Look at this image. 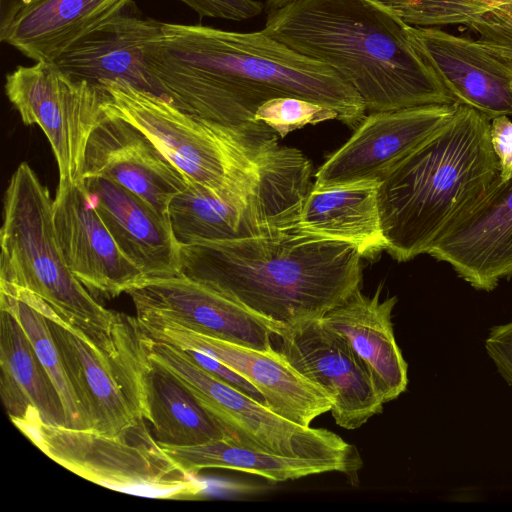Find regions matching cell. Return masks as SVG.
<instances>
[{
    "label": "cell",
    "mask_w": 512,
    "mask_h": 512,
    "mask_svg": "<svg viewBox=\"0 0 512 512\" xmlns=\"http://www.w3.org/2000/svg\"><path fill=\"white\" fill-rule=\"evenodd\" d=\"M136 319L150 339L204 352L231 368L258 389L267 407L287 420L310 427L331 409L328 394L277 349L263 351L228 342L156 315L137 314Z\"/></svg>",
    "instance_id": "obj_11"
},
{
    "label": "cell",
    "mask_w": 512,
    "mask_h": 512,
    "mask_svg": "<svg viewBox=\"0 0 512 512\" xmlns=\"http://www.w3.org/2000/svg\"><path fill=\"white\" fill-rule=\"evenodd\" d=\"M102 109L139 128L190 181L222 197L257 193L283 146L262 122L232 127L200 118L124 81H105Z\"/></svg>",
    "instance_id": "obj_5"
},
{
    "label": "cell",
    "mask_w": 512,
    "mask_h": 512,
    "mask_svg": "<svg viewBox=\"0 0 512 512\" xmlns=\"http://www.w3.org/2000/svg\"><path fill=\"white\" fill-rule=\"evenodd\" d=\"M53 221L66 264L94 297L112 299L146 281L117 246L83 183L59 182Z\"/></svg>",
    "instance_id": "obj_15"
},
{
    "label": "cell",
    "mask_w": 512,
    "mask_h": 512,
    "mask_svg": "<svg viewBox=\"0 0 512 512\" xmlns=\"http://www.w3.org/2000/svg\"><path fill=\"white\" fill-rule=\"evenodd\" d=\"M140 338L148 360L185 387L234 444L275 455L335 458L362 465L354 446L325 428L298 425L195 364L179 347Z\"/></svg>",
    "instance_id": "obj_8"
},
{
    "label": "cell",
    "mask_w": 512,
    "mask_h": 512,
    "mask_svg": "<svg viewBox=\"0 0 512 512\" xmlns=\"http://www.w3.org/2000/svg\"><path fill=\"white\" fill-rule=\"evenodd\" d=\"M41 305L91 430L116 435L144 418L136 317L119 313L110 333L91 336L42 299Z\"/></svg>",
    "instance_id": "obj_9"
},
{
    "label": "cell",
    "mask_w": 512,
    "mask_h": 512,
    "mask_svg": "<svg viewBox=\"0 0 512 512\" xmlns=\"http://www.w3.org/2000/svg\"><path fill=\"white\" fill-rule=\"evenodd\" d=\"M0 283L25 289L92 336L109 333L118 312L101 305L69 269L56 237L53 200L22 162L4 194Z\"/></svg>",
    "instance_id": "obj_6"
},
{
    "label": "cell",
    "mask_w": 512,
    "mask_h": 512,
    "mask_svg": "<svg viewBox=\"0 0 512 512\" xmlns=\"http://www.w3.org/2000/svg\"><path fill=\"white\" fill-rule=\"evenodd\" d=\"M377 182L333 188H311L303 203L297 229L317 237L355 246L372 259L386 250L378 207Z\"/></svg>",
    "instance_id": "obj_23"
},
{
    "label": "cell",
    "mask_w": 512,
    "mask_h": 512,
    "mask_svg": "<svg viewBox=\"0 0 512 512\" xmlns=\"http://www.w3.org/2000/svg\"><path fill=\"white\" fill-rule=\"evenodd\" d=\"M465 27L480 42L512 59V2L492 8Z\"/></svg>",
    "instance_id": "obj_30"
},
{
    "label": "cell",
    "mask_w": 512,
    "mask_h": 512,
    "mask_svg": "<svg viewBox=\"0 0 512 512\" xmlns=\"http://www.w3.org/2000/svg\"><path fill=\"white\" fill-rule=\"evenodd\" d=\"M89 176L122 185L167 219L171 200L190 182L139 128L105 112L86 146L83 178Z\"/></svg>",
    "instance_id": "obj_16"
},
{
    "label": "cell",
    "mask_w": 512,
    "mask_h": 512,
    "mask_svg": "<svg viewBox=\"0 0 512 512\" xmlns=\"http://www.w3.org/2000/svg\"><path fill=\"white\" fill-rule=\"evenodd\" d=\"M262 30L333 69L370 113L456 103L410 25L377 0H294L270 10Z\"/></svg>",
    "instance_id": "obj_3"
},
{
    "label": "cell",
    "mask_w": 512,
    "mask_h": 512,
    "mask_svg": "<svg viewBox=\"0 0 512 512\" xmlns=\"http://www.w3.org/2000/svg\"><path fill=\"white\" fill-rule=\"evenodd\" d=\"M159 445L183 471L192 476L203 469L220 468L258 475L272 482H286L327 472L352 474L362 466L335 458L280 456L248 449L224 439L191 446Z\"/></svg>",
    "instance_id": "obj_25"
},
{
    "label": "cell",
    "mask_w": 512,
    "mask_h": 512,
    "mask_svg": "<svg viewBox=\"0 0 512 512\" xmlns=\"http://www.w3.org/2000/svg\"><path fill=\"white\" fill-rule=\"evenodd\" d=\"M136 314H151L228 342L267 351L275 337L236 302L182 274L145 281L127 292Z\"/></svg>",
    "instance_id": "obj_17"
},
{
    "label": "cell",
    "mask_w": 512,
    "mask_h": 512,
    "mask_svg": "<svg viewBox=\"0 0 512 512\" xmlns=\"http://www.w3.org/2000/svg\"><path fill=\"white\" fill-rule=\"evenodd\" d=\"M144 65L156 95L183 112L226 126L258 123L259 106L282 96L327 106L352 128L366 116L358 93L333 69L263 30L162 22L160 33L145 47Z\"/></svg>",
    "instance_id": "obj_1"
},
{
    "label": "cell",
    "mask_w": 512,
    "mask_h": 512,
    "mask_svg": "<svg viewBox=\"0 0 512 512\" xmlns=\"http://www.w3.org/2000/svg\"><path fill=\"white\" fill-rule=\"evenodd\" d=\"M485 349L498 374L512 386V321L490 328Z\"/></svg>",
    "instance_id": "obj_32"
},
{
    "label": "cell",
    "mask_w": 512,
    "mask_h": 512,
    "mask_svg": "<svg viewBox=\"0 0 512 512\" xmlns=\"http://www.w3.org/2000/svg\"><path fill=\"white\" fill-rule=\"evenodd\" d=\"M182 350L195 364L205 371L265 404L263 396L255 386L216 358L195 349Z\"/></svg>",
    "instance_id": "obj_33"
},
{
    "label": "cell",
    "mask_w": 512,
    "mask_h": 512,
    "mask_svg": "<svg viewBox=\"0 0 512 512\" xmlns=\"http://www.w3.org/2000/svg\"><path fill=\"white\" fill-rule=\"evenodd\" d=\"M141 341V338H140ZM142 415L161 444L191 446L224 439L191 393L161 368L152 364L141 343Z\"/></svg>",
    "instance_id": "obj_26"
},
{
    "label": "cell",
    "mask_w": 512,
    "mask_h": 512,
    "mask_svg": "<svg viewBox=\"0 0 512 512\" xmlns=\"http://www.w3.org/2000/svg\"><path fill=\"white\" fill-rule=\"evenodd\" d=\"M476 290L490 292L512 276V173L484 194L433 243L428 253Z\"/></svg>",
    "instance_id": "obj_14"
},
{
    "label": "cell",
    "mask_w": 512,
    "mask_h": 512,
    "mask_svg": "<svg viewBox=\"0 0 512 512\" xmlns=\"http://www.w3.org/2000/svg\"><path fill=\"white\" fill-rule=\"evenodd\" d=\"M161 23L145 17L133 0H125L54 63L70 77L96 86L124 81L154 93L144 54L146 45L160 33Z\"/></svg>",
    "instance_id": "obj_19"
},
{
    "label": "cell",
    "mask_w": 512,
    "mask_h": 512,
    "mask_svg": "<svg viewBox=\"0 0 512 512\" xmlns=\"http://www.w3.org/2000/svg\"><path fill=\"white\" fill-rule=\"evenodd\" d=\"M294 0H267V5L270 10L277 9L282 7L283 5L292 2Z\"/></svg>",
    "instance_id": "obj_35"
},
{
    "label": "cell",
    "mask_w": 512,
    "mask_h": 512,
    "mask_svg": "<svg viewBox=\"0 0 512 512\" xmlns=\"http://www.w3.org/2000/svg\"><path fill=\"white\" fill-rule=\"evenodd\" d=\"M382 285L368 297L360 289L330 310L322 320L341 333L372 371L384 402L397 399L408 385V364L393 330L397 297L380 299Z\"/></svg>",
    "instance_id": "obj_21"
},
{
    "label": "cell",
    "mask_w": 512,
    "mask_h": 512,
    "mask_svg": "<svg viewBox=\"0 0 512 512\" xmlns=\"http://www.w3.org/2000/svg\"><path fill=\"white\" fill-rule=\"evenodd\" d=\"M125 0H28L0 40L35 62L54 63Z\"/></svg>",
    "instance_id": "obj_22"
},
{
    "label": "cell",
    "mask_w": 512,
    "mask_h": 512,
    "mask_svg": "<svg viewBox=\"0 0 512 512\" xmlns=\"http://www.w3.org/2000/svg\"><path fill=\"white\" fill-rule=\"evenodd\" d=\"M410 34L456 103L478 110L490 121L512 116V59L479 40L437 27L410 25Z\"/></svg>",
    "instance_id": "obj_18"
},
{
    "label": "cell",
    "mask_w": 512,
    "mask_h": 512,
    "mask_svg": "<svg viewBox=\"0 0 512 512\" xmlns=\"http://www.w3.org/2000/svg\"><path fill=\"white\" fill-rule=\"evenodd\" d=\"M4 88L23 123L42 128L57 161L59 182L83 183L88 139L104 114L101 89L51 62L18 66L6 75Z\"/></svg>",
    "instance_id": "obj_10"
},
{
    "label": "cell",
    "mask_w": 512,
    "mask_h": 512,
    "mask_svg": "<svg viewBox=\"0 0 512 512\" xmlns=\"http://www.w3.org/2000/svg\"><path fill=\"white\" fill-rule=\"evenodd\" d=\"M490 136L493 150L500 165V178L512 173V121L505 115L491 120Z\"/></svg>",
    "instance_id": "obj_34"
},
{
    "label": "cell",
    "mask_w": 512,
    "mask_h": 512,
    "mask_svg": "<svg viewBox=\"0 0 512 512\" xmlns=\"http://www.w3.org/2000/svg\"><path fill=\"white\" fill-rule=\"evenodd\" d=\"M146 421L116 435L50 425L35 417L13 424L57 464L98 485L149 498H199L205 485L163 451Z\"/></svg>",
    "instance_id": "obj_7"
},
{
    "label": "cell",
    "mask_w": 512,
    "mask_h": 512,
    "mask_svg": "<svg viewBox=\"0 0 512 512\" xmlns=\"http://www.w3.org/2000/svg\"><path fill=\"white\" fill-rule=\"evenodd\" d=\"M254 118L283 138L289 132L308 124L339 119V115L322 104L299 97L282 96L264 102L257 109Z\"/></svg>",
    "instance_id": "obj_29"
},
{
    "label": "cell",
    "mask_w": 512,
    "mask_h": 512,
    "mask_svg": "<svg viewBox=\"0 0 512 512\" xmlns=\"http://www.w3.org/2000/svg\"><path fill=\"white\" fill-rule=\"evenodd\" d=\"M200 17L243 21L258 16L264 5L257 0H178Z\"/></svg>",
    "instance_id": "obj_31"
},
{
    "label": "cell",
    "mask_w": 512,
    "mask_h": 512,
    "mask_svg": "<svg viewBox=\"0 0 512 512\" xmlns=\"http://www.w3.org/2000/svg\"><path fill=\"white\" fill-rule=\"evenodd\" d=\"M490 128L484 114L458 104L448 122L380 180L381 226L386 251L395 260L427 254L500 174Z\"/></svg>",
    "instance_id": "obj_4"
},
{
    "label": "cell",
    "mask_w": 512,
    "mask_h": 512,
    "mask_svg": "<svg viewBox=\"0 0 512 512\" xmlns=\"http://www.w3.org/2000/svg\"><path fill=\"white\" fill-rule=\"evenodd\" d=\"M407 24L419 27L464 25L512 0H377Z\"/></svg>",
    "instance_id": "obj_28"
},
{
    "label": "cell",
    "mask_w": 512,
    "mask_h": 512,
    "mask_svg": "<svg viewBox=\"0 0 512 512\" xmlns=\"http://www.w3.org/2000/svg\"><path fill=\"white\" fill-rule=\"evenodd\" d=\"M458 103L371 112L317 170L313 188L379 183L422 141L448 122Z\"/></svg>",
    "instance_id": "obj_13"
},
{
    "label": "cell",
    "mask_w": 512,
    "mask_h": 512,
    "mask_svg": "<svg viewBox=\"0 0 512 512\" xmlns=\"http://www.w3.org/2000/svg\"><path fill=\"white\" fill-rule=\"evenodd\" d=\"M83 184L117 246L146 281L180 274L181 244L169 219L108 178L84 177Z\"/></svg>",
    "instance_id": "obj_20"
},
{
    "label": "cell",
    "mask_w": 512,
    "mask_h": 512,
    "mask_svg": "<svg viewBox=\"0 0 512 512\" xmlns=\"http://www.w3.org/2000/svg\"><path fill=\"white\" fill-rule=\"evenodd\" d=\"M0 307L15 315L49 374L63 404L65 427L92 429L53 339L41 299L25 289L0 283Z\"/></svg>",
    "instance_id": "obj_27"
},
{
    "label": "cell",
    "mask_w": 512,
    "mask_h": 512,
    "mask_svg": "<svg viewBox=\"0 0 512 512\" xmlns=\"http://www.w3.org/2000/svg\"><path fill=\"white\" fill-rule=\"evenodd\" d=\"M0 310V394L8 416L65 426L60 396L27 334L10 310Z\"/></svg>",
    "instance_id": "obj_24"
},
{
    "label": "cell",
    "mask_w": 512,
    "mask_h": 512,
    "mask_svg": "<svg viewBox=\"0 0 512 512\" xmlns=\"http://www.w3.org/2000/svg\"><path fill=\"white\" fill-rule=\"evenodd\" d=\"M349 243L292 230L180 248V274L241 305L275 336L323 318L360 289Z\"/></svg>",
    "instance_id": "obj_2"
},
{
    "label": "cell",
    "mask_w": 512,
    "mask_h": 512,
    "mask_svg": "<svg viewBox=\"0 0 512 512\" xmlns=\"http://www.w3.org/2000/svg\"><path fill=\"white\" fill-rule=\"evenodd\" d=\"M279 349L303 376L331 398L335 423L348 430L383 411L377 381L349 341L322 318L276 336Z\"/></svg>",
    "instance_id": "obj_12"
}]
</instances>
